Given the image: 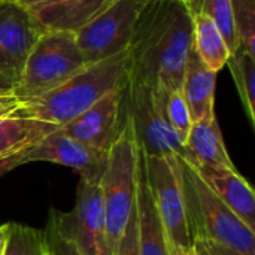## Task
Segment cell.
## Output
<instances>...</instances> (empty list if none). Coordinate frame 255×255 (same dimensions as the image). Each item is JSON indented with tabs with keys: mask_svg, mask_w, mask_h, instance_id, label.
<instances>
[{
	"mask_svg": "<svg viewBox=\"0 0 255 255\" xmlns=\"http://www.w3.org/2000/svg\"><path fill=\"white\" fill-rule=\"evenodd\" d=\"M193 48V15L178 1H148L128 45V79L164 94L182 88Z\"/></svg>",
	"mask_w": 255,
	"mask_h": 255,
	"instance_id": "6da1fadb",
	"label": "cell"
},
{
	"mask_svg": "<svg viewBox=\"0 0 255 255\" xmlns=\"http://www.w3.org/2000/svg\"><path fill=\"white\" fill-rule=\"evenodd\" d=\"M130 58L124 51L111 58L85 66L57 88L33 99L21 100L15 117L33 118L61 127L87 111L102 97L128 81Z\"/></svg>",
	"mask_w": 255,
	"mask_h": 255,
	"instance_id": "7a4b0ae2",
	"label": "cell"
},
{
	"mask_svg": "<svg viewBox=\"0 0 255 255\" xmlns=\"http://www.w3.org/2000/svg\"><path fill=\"white\" fill-rule=\"evenodd\" d=\"M139 164L140 146L133 120L124 106L123 124L106 151L105 167L100 176L108 255H114L115 253L118 241L123 236L134 208Z\"/></svg>",
	"mask_w": 255,
	"mask_h": 255,
	"instance_id": "3957f363",
	"label": "cell"
},
{
	"mask_svg": "<svg viewBox=\"0 0 255 255\" xmlns=\"http://www.w3.org/2000/svg\"><path fill=\"white\" fill-rule=\"evenodd\" d=\"M179 164L191 242L208 241L244 255H255L254 230L227 208L185 157H179Z\"/></svg>",
	"mask_w": 255,
	"mask_h": 255,
	"instance_id": "277c9868",
	"label": "cell"
},
{
	"mask_svg": "<svg viewBox=\"0 0 255 255\" xmlns=\"http://www.w3.org/2000/svg\"><path fill=\"white\" fill-rule=\"evenodd\" d=\"M85 66L88 64L76 45L75 33L48 30L30 51L13 85V94L21 100L37 97L57 88Z\"/></svg>",
	"mask_w": 255,
	"mask_h": 255,
	"instance_id": "5b68a950",
	"label": "cell"
},
{
	"mask_svg": "<svg viewBox=\"0 0 255 255\" xmlns=\"http://www.w3.org/2000/svg\"><path fill=\"white\" fill-rule=\"evenodd\" d=\"M146 182L167 236L172 255L188 254L193 242L188 227L179 157L146 155L140 151Z\"/></svg>",
	"mask_w": 255,
	"mask_h": 255,
	"instance_id": "8992f818",
	"label": "cell"
},
{
	"mask_svg": "<svg viewBox=\"0 0 255 255\" xmlns=\"http://www.w3.org/2000/svg\"><path fill=\"white\" fill-rule=\"evenodd\" d=\"M100 176H79L75 208L70 212L51 211L48 229L70 242L82 255H108Z\"/></svg>",
	"mask_w": 255,
	"mask_h": 255,
	"instance_id": "52a82bcc",
	"label": "cell"
},
{
	"mask_svg": "<svg viewBox=\"0 0 255 255\" xmlns=\"http://www.w3.org/2000/svg\"><path fill=\"white\" fill-rule=\"evenodd\" d=\"M142 0H112L103 10L75 31L76 45L87 64H93L128 49Z\"/></svg>",
	"mask_w": 255,
	"mask_h": 255,
	"instance_id": "ba28073f",
	"label": "cell"
},
{
	"mask_svg": "<svg viewBox=\"0 0 255 255\" xmlns=\"http://www.w3.org/2000/svg\"><path fill=\"white\" fill-rule=\"evenodd\" d=\"M124 106L133 120L140 151L146 155H184V142L163 112V93L148 85L127 81Z\"/></svg>",
	"mask_w": 255,
	"mask_h": 255,
	"instance_id": "9c48e42d",
	"label": "cell"
},
{
	"mask_svg": "<svg viewBox=\"0 0 255 255\" xmlns=\"http://www.w3.org/2000/svg\"><path fill=\"white\" fill-rule=\"evenodd\" d=\"M48 28L24 6L12 1H0V75L18 81L22 66Z\"/></svg>",
	"mask_w": 255,
	"mask_h": 255,
	"instance_id": "30bf717a",
	"label": "cell"
},
{
	"mask_svg": "<svg viewBox=\"0 0 255 255\" xmlns=\"http://www.w3.org/2000/svg\"><path fill=\"white\" fill-rule=\"evenodd\" d=\"M126 85L102 97L76 118L61 126L60 130L91 149L106 154L123 124Z\"/></svg>",
	"mask_w": 255,
	"mask_h": 255,
	"instance_id": "8fae6325",
	"label": "cell"
},
{
	"mask_svg": "<svg viewBox=\"0 0 255 255\" xmlns=\"http://www.w3.org/2000/svg\"><path fill=\"white\" fill-rule=\"evenodd\" d=\"M105 158L106 154L91 149L57 128L28 149L22 158V164L48 161L75 169L79 176H97L103 172Z\"/></svg>",
	"mask_w": 255,
	"mask_h": 255,
	"instance_id": "7c38bea8",
	"label": "cell"
},
{
	"mask_svg": "<svg viewBox=\"0 0 255 255\" xmlns=\"http://www.w3.org/2000/svg\"><path fill=\"white\" fill-rule=\"evenodd\" d=\"M191 164L227 208L255 232V193L251 184L236 170V167Z\"/></svg>",
	"mask_w": 255,
	"mask_h": 255,
	"instance_id": "4fadbf2b",
	"label": "cell"
},
{
	"mask_svg": "<svg viewBox=\"0 0 255 255\" xmlns=\"http://www.w3.org/2000/svg\"><path fill=\"white\" fill-rule=\"evenodd\" d=\"M215 85L217 73L208 69L191 48L181 90L193 123L215 117Z\"/></svg>",
	"mask_w": 255,
	"mask_h": 255,
	"instance_id": "5bb4252c",
	"label": "cell"
},
{
	"mask_svg": "<svg viewBox=\"0 0 255 255\" xmlns=\"http://www.w3.org/2000/svg\"><path fill=\"white\" fill-rule=\"evenodd\" d=\"M182 157L197 166L235 167L227 152L217 117L193 123L184 143Z\"/></svg>",
	"mask_w": 255,
	"mask_h": 255,
	"instance_id": "9a60e30c",
	"label": "cell"
},
{
	"mask_svg": "<svg viewBox=\"0 0 255 255\" xmlns=\"http://www.w3.org/2000/svg\"><path fill=\"white\" fill-rule=\"evenodd\" d=\"M136 209H137V223H139V245L140 255H172V250L164 233L163 224L157 214L143 164L140 155L139 173H137V187H136Z\"/></svg>",
	"mask_w": 255,
	"mask_h": 255,
	"instance_id": "2e32d148",
	"label": "cell"
},
{
	"mask_svg": "<svg viewBox=\"0 0 255 255\" xmlns=\"http://www.w3.org/2000/svg\"><path fill=\"white\" fill-rule=\"evenodd\" d=\"M112 0H52L34 10V16L48 28L75 33Z\"/></svg>",
	"mask_w": 255,
	"mask_h": 255,
	"instance_id": "e0dca14e",
	"label": "cell"
},
{
	"mask_svg": "<svg viewBox=\"0 0 255 255\" xmlns=\"http://www.w3.org/2000/svg\"><path fill=\"white\" fill-rule=\"evenodd\" d=\"M60 127L33 118L1 117L0 118V157L25 149Z\"/></svg>",
	"mask_w": 255,
	"mask_h": 255,
	"instance_id": "ac0fdd59",
	"label": "cell"
},
{
	"mask_svg": "<svg viewBox=\"0 0 255 255\" xmlns=\"http://www.w3.org/2000/svg\"><path fill=\"white\" fill-rule=\"evenodd\" d=\"M193 48L202 63L215 73L227 64L232 55L220 30L203 12L193 16Z\"/></svg>",
	"mask_w": 255,
	"mask_h": 255,
	"instance_id": "d6986e66",
	"label": "cell"
},
{
	"mask_svg": "<svg viewBox=\"0 0 255 255\" xmlns=\"http://www.w3.org/2000/svg\"><path fill=\"white\" fill-rule=\"evenodd\" d=\"M227 64L235 79L245 114L253 127H255V55H251L239 46L230 55Z\"/></svg>",
	"mask_w": 255,
	"mask_h": 255,
	"instance_id": "ffe728a7",
	"label": "cell"
},
{
	"mask_svg": "<svg viewBox=\"0 0 255 255\" xmlns=\"http://www.w3.org/2000/svg\"><path fill=\"white\" fill-rule=\"evenodd\" d=\"M49 251L45 230L10 223V233L3 255H48Z\"/></svg>",
	"mask_w": 255,
	"mask_h": 255,
	"instance_id": "44dd1931",
	"label": "cell"
},
{
	"mask_svg": "<svg viewBox=\"0 0 255 255\" xmlns=\"http://www.w3.org/2000/svg\"><path fill=\"white\" fill-rule=\"evenodd\" d=\"M202 12L206 13L214 21L221 36L224 37L229 49L233 54L241 45H239V37L236 31L232 0H203Z\"/></svg>",
	"mask_w": 255,
	"mask_h": 255,
	"instance_id": "7402d4cb",
	"label": "cell"
},
{
	"mask_svg": "<svg viewBox=\"0 0 255 255\" xmlns=\"http://www.w3.org/2000/svg\"><path fill=\"white\" fill-rule=\"evenodd\" d=\"M163 112L167 123L185 143V139L193 126V120L187 102L184 99L182 90L170 91L167 94L163 93Z\"/></svg>",
	"mask_w": 255,
	"mask_h": 255,
	"instance_id": "603a6c76",
	"label": "cell"
},
{
	"mask_svg": "<svg viewBox=\"0 0 255 255\" xmlns=\"http://www.w3.org/2000/svg\"><path fill=\"white\" fill-rule=\"evenodd\" d=\"M232 3L239 45L255 55V0H232Z\"/></svg>",
	"mask_w": 255,
	"mask_h": 255,
	"instance_id": "cb8c5ba5",
	"label": "cell"
},
{
	"mask_svg": "<svg viewBox=\"0 0 255 255\" xmlns=\"http://www.w3.org/2000/svg\"><path fill=\"white\" fill-rule=\"evenodd\" d=\"M114 255H140V245H139V223H137V209L136 202L131 211L130 220L124 229L123 236L118 241Z\"/></svg>",
	"mask_w": 255,
	"mask_h": 255,
	"instance_id": "d4e9b609",
	"label": "cell"
},
{
	"mask_svg": "<svg viewBox=\"0 0 255 255\" xmlns=\"http://www.w3.org/2000/svg\"><path fill=\"white\" fill-rule=\"evenodd\" d=\"M46 236H48V242L51 247V251L54 255H82L70 242H67L66 239H63L61 236H58L55 232H52L51 229H46Z\"/></svg>",
	"mask_w": 255,
	"mask_h": 255,
	"instance_id": "484cf974",
	"label": "cell"
},
{
	"mask_svg": "<svg viewBox=\"0 0 255 255\" xmlns=\"http://www.w3.org/2000/svg\"><path fill=\"white\" fill-rule=\"evenodd\" d=\"M33 146V145H31ZM25 148V149H21L18 152H13V154H9V155H3L0 157V176H3L4 173L10 172L12 169L18 167V166H22V158L25 157V154L28 152V149L31 148Z\"/></svg>",
	"mask_w": 255,
	"mask_h": 255,
	"instance_id": "4316f807",
	"label": "cell"
},
{
	"mask_svg": "<svg viewBox=\"0 0 255 255\" xmlns=\"http://www.w3.org/2000/svg\"><path fill=\"white\" fill-rule=\"evenodd\" d=\"M19 106H21V99H18L13 93L0 94V118L13 115Z\"/></svg>",
	"mask_w": 255,
	"mask_h": 255,
	"instance_id": "83f0119b",
	"label": "cell"
},
{
	"mask_svg": "<svg viewBox=\"0 0 255 255\" xmlns=\"http://www.w3.org/2000/svg\"><path fill=\"white\" fill-rule=\"evenodd\" d=\"M193 242H200L208 255H244L239 251H235L232 248H227L224 245H218L214 242H208V241H193Z\"/></svg>",
	"mask_w": 255,
	"mask_h": 255,
	"instance_id": "f1b7e54d",
	"label": "cell"
},
{
	"mask_svg": "<svg viewBox=\"0 0 255 255\" xmlns=\"http://www.w3.org/2000/svg\"><path fill=\"white\" fill-rule=\"evenodd\" d=\"M142 1L143 3H148V1H178L181 4H184L193 16L196 13L202 12V4H203V0H142Z\"/></svg>",
	"mask_w": 255,
	"mask_h": 255,
	"instance_id": "f546056e",
	"label": "cell"
},
{
	"mask_svg": "<svg viewBox=\"0 0 255 255\" xmlns=\"http://www.w3.org/2000/svg\"><path fill=\"white\" fill-rule=\"evenodd\" d=\"M12 1L21 4V6H24V7L28 9V10H34V9H37V7H40V6H43V4L52 1V0H12Z\"/></svg>",
	"mask_w": 255,
	"mask_h": 255,
	"instance_id": "4dcf8cb0",
	"label": "cell"
},
{
	"mask_svg": "<svg viewBox=\"0 0 255 255\" xmlns=\"http://www.w3.org/2000/svg\"><path fill=\"white\" fill-rule=\"evenodd\" d=\"M9 233H10V223L7 224H1L0 226V255H3L7 239H9Z\"/></svg>",
	"mask_w": 255,
	"mask_h": 255,
	"instance_id": "1f68e13d",
	"label": "cell"
},
{
	"mask_svg": "<svg viewBox=\"0 0 255 255\" xmlns=\"http://www.w3.org/2000/svg\"><path fill=\"white\" fill-rule=\"evenodd\" d=\"M13 85L15 82L3 75H0V94H10L13 93Z\"/></svg>",
	"mask_w": 255,
	"mask_h": 255,
	"instance_id": "d6a6232c",
	"label": "cell"
},
{
	"mask_svg": "<svg viewBox=\"0 0 255 255\" xmlns=\"http://www.w3.org/2000/svg\"><path fill=\"white\" fill-rule=\"evenodd\" d=\"M191 251H193V255H208L205 248L202 247L200 242H193V247H191Z\"/></svg>",
	"mask_w": 255,
	"mask_h": 255,
	"instance_id": "836d02e7",
	"label": "cell"
},
{
	"mask_svg": "<svg viewBox=\"0 0 255 255\" xmlns=\"http://www.w3.org/2000/svg\"><path fill=\"white\" fill-rule=\"evenodd\" d=\"M49 248H51V247H49ZM48 255H54V254H52V251H49V254Z\"/></svg>",
	"mask_w": 255,
	"mask_h": 255,
	"instance_id": "e575fe53",
	"label": "cell"
},
{
	"mask_svg": "<svg viewBox=\"0 0 255 255\" xmlns=\"http://www.w3.org/2000/svg\"><path fill=\"white\" fill-rule=\"evenodd\" d=\"M190 255H193V251H191V250H190Z\"/></svg>",
	"mask_w": 255,
	"mask_h": 255,
	"instance_id": "d590c367",
	"label": "cell"
},
{
	"mask_svg": "<svg viewBox=\"0 0 255 255\" xmlns=\"http://www.w3.org/2000/svg\"><path fill=\"white\" fill-rule=\"evenodd\" d=\"M181 255H190V253H188V254H181Z\"/></svg>",
	"mask_w": 255,
	"mask_h": 255,
	"instance_id": "8d00e7d4",
	"label": "cell"
},
{
	"mask_svg": "<svg viewBox=\"0 0 255 255\" xmlns=\"http://www.w3.org/2000/svg\"><path fill=\"white\" fill-rule=\"evenodd\" d=\"M0 1H1V0H0Z\"/></svg>",
	"mask_w": 255,
	"mask_h": 255,
	"instance_id": "74e56055",
	"label": "cell"
}]
</instances>
